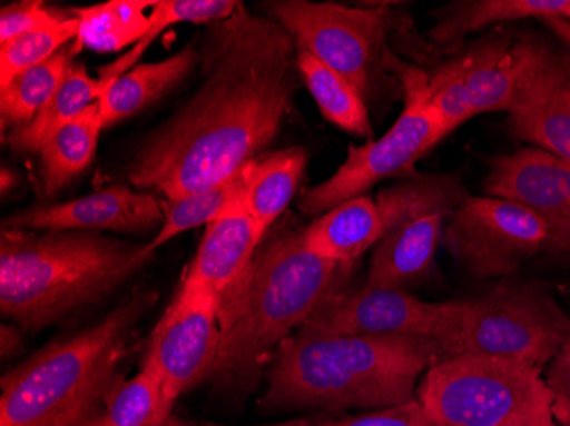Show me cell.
<instances>
[{
	"instance_id": "6da1fadb",
	"label": "cell",
	"mask_w": 570,
	"mask_h": 426,
	"mask_svg": "<svg viewBox=\"0 0 570 426\" xmlns=\"http://www.w3.org/2000/svg\"><path fill=\"white\" fill-rule=\"evenodd\" d=\"M198 67L194 95L128 165L137 190L176 200L245 168L274 142L301 77L291 34L243 4L198 38Z\"/></svg>"
},
{
	"instance_id": "7a4b0ae2",
	"label": "cell",
	"mask_w": 570,
	"mask_h": 426,
	"mask_svg": "<svg viewBox=\"0 0 570 426\" xmlns=\"http://www.w3.org/2000/svg\"><path fill=\"white\" fill-rule=\"evenodd\" d=\"M352 266L309 251L303 230L275 236L219 296L220 345L209 380L226 394H246L261 380L284 339L347 287Z\"/></svg>"
},
{
	"instance_id": "3957f363",
	"label": "cell",
	"mask_w": 570,
	"mask_h": 426,
	"mask_svg": "<svg viewBox=\"0 0 570 426\" xmlns=\"http://www.w3.org/2000/svg\"><path fill=\"white\" fill-rule=\"evenodd\" d=\"M439 360L425 336L315 335L297 329L268 368L261 406L271 409L392 408L417 399L422 374Z\"/></svg>"
},
{
	"instance_id": "277c9868",
	"label": "cell",
	"mask_w": 570,
	"mask_h": 426,
	"mask_svg": "<svg viewBox=\"0 0 570 426\" xmlns=\"http://www.w3.org/2000/svg\"><path fill=\"white\" fill-rule=\"evenodd\" d=\"M156 249L89 230L2 229L0 310L24 333L101 303L136 277Z\"/></svg>"
},
{
	"instance_id": "5b68a950",
	"label": "cell",
	"mask_w": 570,
	"mask_h": 426,
	"mask_svg": "<svg viewBox=\"0 0 570 426\" xmlns=\"http://www.w3.org/2000/svg\"><path fill=\"white\" fill-rule=\"evenodd\" d=\"M158 294L137 288L101 321L48 343L2 376L0 426H86L118 380L140 319Z\"/></svg>"
},
{
	"instance_id": "8992f818",
	"label": "cell",
	"mask_w": 570,
	"mask_h": 426,
	"mask_svg": "<svg viewBox=\"0 0 570 426\" xmlns=\"http://www.w3.org/2000/svg\"><path fill=\"white\" fill-rule=\"evenodd\" d=\"M570 331V316L549 288L504 280L472 299L448 300L432 341L439 358H502L547 367Z\"/></svg>"
},
{
	"instance_id": "52a82bcc",
	"label": "cell",
	"mask_w": 570,
	"mask_h": 426,
	"mask_svg": "<svg viewBox=\"0 0 570 426\" xmlns=\"http://www.w3.org/2000/svg\"><path fill=\"white\" fill-rule=\"evenodd\" d=\"M417 397L435 426H557L541 368L502 358H439Z\"/></svg>"
},
{
	"instance_id": "ba28073f",
	"label": "cell",
	"mask_w": 570,
	"mask_h": 426,
	"mask_svg": "<svg viewBox=\"0 0 570 426\" xmlns=\"http://www.w3.org/2000/svg\"><path fill=\"white\" fill-rule=\"evenodd\" d=\"M264 9L291 34L297 50L309 51L347 79L367 105L395 88L390 73L396 57L390 40L402 21L392 4L351 8L336 2L272 0Z\"/></svg>"
},
{
	"instance_id": "9c48e42d",
	"label": "cell",
	"mask_w": 570,
	"mask_h": 426,
	"mask_svg": "<svg viewBox=\"0 0 570 426\" xmlns=\"http://www.w3.org/2000/svg\"><path fill=\"white\" fill-rule=\"evenodd\" d=\"M553 53L541 38L495 31L428 73L432 105L453 130L476 115L512 113L533 95Z\"/></svg>"
},
{
	"instance_id": "30bf717a",
	"label": "cell",
	"mask_w": 570,
	"mask_h": 426,
	"mask_svg": "<svg viewBox=\"0 0 570 426\" xmlns=\"http://www.w3.org/2000/svg\"><path fill=\"white\" fill-rule=\"evenodd\" d=\"M470 197L456 175H413L377 194L384 234L366 287L405 290L431 274L448 217Z\"/></svg>"
},
{
	"instance_id": "8fae6325",
	"label": "cell",
	"mask_w": 570,
	"mask_h": 426,
	"mask_svg": "<svg viewBox=\"0 0 570 426\" xmlns=\"http://www.w3.org/2000/svg\"><path fill=\"white\" fill-rule=\"evenodd\" d=\"M405 91V108L381 139L364 146H351L347 159L335 175L304 191L299 208L306 216H322L336 205L362 197L384 179L413 175L425 153L446 139L451 125L432 105L428 73L400 60L393 70Z\"/></svg>"
},
{
	"instance_id": "7c38bea8",
	"label": "cell",
	"mask_w": 570,
	"mask_h": 426,
	"mask_svg": "<svg viewBox=\"0 0 570 426\" xmlns=\"http://www.w3.org/2000/svg\"><path fill=\"white\" fill-rule=\"evenodd\" d=\"M547 234L546 224L528 208L470 195L451 214L443 241L466 274L487 280L511 278L524 261L543 252Z\"/></svg>"
},
{
	"instance_id": "4fadbf2b",
	"label": "cell",
	"mask_w": 570,
	"mask_h": 426,
	"mask_svg": "<svg viewBox=\"0 0 570 426\" xmlns=\"http://www.w3.org/2000/svg\"><path fill=\"white\" fill-rule=\"evenodd\" d=\"M219 297L179 288L147 339L142 368L175 408L178 397L209 379L220 345Z\"/></svg>"
},
{
	"instance_id": "5bb4252c",
	"label": "cell",
	"mask_w": 570,
	"mask_h": 426,
	"mask_svg": "<svg viewBox=\"0 0 570 426\" xmlns=\"http://www.w3.org/2000/svg\"><path fill=\"white\" fill-rule=\"evenodd\" d=\"M483 191L533 211L547 226L543 252L570 262V162L524 147L489 161Z\"/></svg>"
},
{
	"instance_id": "9a60e30c",
	"label": "cell",
	"mask_w": 570,
	"mask_h": 426,
	"mask_svg": "<svg viewBox=\"0 0 570 426\" xmlns=\"http://www.w3.org/2000/svg\"><path fill=\"white\" fill-rule=\"evenodd\" d=\"M446 314V303H425L399 288L347 287L322 304L301 331L342 336H425Z\"/></svg>"
},
{
	"instance_id": "2e32d148",
	"label": "cell",
	"mask_w": 570,
	"mask_h": 426,
	"mask_svg": "<svg viewBox=\"0 0 570 426\" xmlns=\"http://www.w3.org/2000/svg\"><path fill=\"white\" fill-rule=\"evenodd\" d=\"M163 222V200L130 186L117 185L66 204L16 211L6 217L2 229L142 234L161 229Z\"/></svg>"
},
{
	"instance_id": "e0dca14e",
	"label": "cell",
	"mask_w": 570,
	"mask_h": 426,
	"mask_svg": "<svg viewBox=\"0 0 570 426\" xmlns=\"http://www.w3.org/2000/svg\"><path fill=\"white\" fill-rule=\"evenodd\" d=\"M265 236L249 217L243 200L205 226L181 288L219 297L245 271Z\"/></svg>"
},
{
	"instance_id": "ac0fdd59",
	"label": "cell",
	"mask_w": 570,
	"mask_h": 426,
	"mask_svg": "<svg viewBox=\"0 0 570 426\" xmlns=\"http://www.w3.org/2000/svg\"><path fill=\"white\" fill-rule=\"evenodd\" d=\"M518 139L570 162V56L556 50L533 95L509 113Z\"/></svg>"
},
{
	"instance_id": "d6986e66",
	"label": "cell",
	"mask_w": 570,
	"mask_h": 426,
	"mask_svg": "<svg viewBox=\"0 0 570 426\" xmlns=\"http://www.w3.org/2000/svg\"><path fill=\"white\" fill-rule=\"evenodd\" d=\"M198 66V38L161 62L134 67L102 89V128L114 127L127 118L136 117L154 102L165 98Z\"/></svg>"
},
{
	"instance_id": "ffe728a7",
	"label": "cell",
	"mask_w": 570,
	"mask_h": 426,
	"mask_svg": "<svg viewBox=\"0 0 570 426\" xmlns=\"http://www.w3.org/2000/svg\"><path fill=\"white\" fill-rule=\"evenodd\" d=\"M383 234L380 208L367 195L336 205L303 229L309 251L341 265H354L364 252L376 248Z\"/></svg>"
},
{
	"instance_id": "44dd1931",
	"label": "cell",
	"mask_w": 570,
	"mask_h": 426,
	"mask_svg": "<svg viewBox=\"0 0 570 426\" xmlns=\"http://www.w3.org/2000/svg\"><path fill=\"white\" fill-rule=\"evenodd\" d=\"M306 166L307 153L301 147L264 153L249 161L243 205L264 236L296 197Z\"/></svg>"
},
{
	"instance_id": "7402d4cb",
	"label": "cell",
	"mask_w": 570,
	"mask_h": 426,
	"mask_svg": "<svg viewBox=\"0 0 570 426\" xmlns=\"http://www.w3.org/2000/svg\"><path fill=\"white\" fill-rule=\"evenodd\" d=\"M567 0H461L438 12L429 31L434 47H450L466 34L521 19H547L562 16Z\"/></svg>"
},
{
	"instance_id": "603a6c76",
	"label": "cell",
	"mask_w": 570,
	"mask_h": 426,
	"mask_svg": "<svg viewBox=\"0 0 570 426\" xmlns=\"http://www.w3.org/2000/svg\"><path fill=\"white\" fill-rule=\"evenodd\" d=\"M101 130V106L96 101L40 147L41 185L47 197H56L95 161Z\"/></svg>"
},
{
	"instance_id": "cb8c5ba5",
	"label": "cell",
	"mask_w": 570,
	"mask_h": 426,
	"mask_svg": "<svg viewBox=\"0 0 570 426\" xmlns=\"http://www.w3.org/2000/svg\"><path fill=\"white\" fill-rule=\"evenodd\" d=\"M101 95L102 85L99 79L89 77L88 70L81 63H73L59 91L41 108L40 113L30 123L9 131L6 136L9 149L19 156L38 153L40 147L56 131L85 113L89 106L99 101Z\"/></svg>"
},
{
	"instance_id": "d4e9b609",
	"label": "cell",
	"mask_w": 570,
	"mask_h": 426,
	"mask_svg": "<svg viewBox=\"0 0 570 426\" xmlns=\"http://www.w3.org/2000/svg\"><path fill=\"white\" fill-rule=\"evenodd\" d=\"M81 51L79 44H67L63 50L19 73L4 88H0V123L2 133L30 123L41 108L59 91L67 72L73 66V57Z\"/></svg>"
},
{
	"instance_id": "484cf974",
	"label": "cell",
	"mask_w": 570,
	"mask_h": 426,
	"mask_svg": "<svg viewBox=\"0 0 570 426\" xmlns=\"http://www.w3.org/2000/svg\"><path fill=\"white\" fill-rule=\"evenodd\" d=\"M153 0H110L105 4L73 9L79 19V48L99 51H120L136 47L150 30Z\"/></svg>"
},
{
	"instance_id": "4316f807",
	"label": "cell",
	"mask_w": 570,
	"mask_h": 426,
	"mask_svg": "<svg viewBox=\"0 0 570 426\" xmlns=\"http://www.w3.org/2000/svg\"><path fill=\"white\" fill-rule=\"evenodd\" d=\"M297 69L326 120L352 136L373 137L367 102L347 79L306 50H297Z\"/></svg>"
},
{
	"instance_id": "83f0119b",
	"label": "cell",
	"mask_w": 570,
	"mask_h": 426,
	"mask_svg": "<svg viewBox=\"0 0 570 426\" xmlns=\"http://www.w3.org/2000/svg\"><path fill=\"white\" fill-rule=\"evenodd\" d=\"M248 165L235 175H230L229 178L205 186L202 190L194 191L187 197L163 200L165 222L158 234L153 237L150 246L154 249H159L166 242L178 237L179 234L197 229L202 224L207 226V224L214 222L236 204H239L245 195Z\"/></svg>"
},
{
	"instance_id": "f1b7e54d",
	"label": "cell",
	"mask_w": 570,
	"mask_h": 426,
	"mask_svg": "<svg viewBox=\"0 0 570 426\" xmlns=\"http://www.w3.org/2000/svg\"><path fill=\"white\" fill-rule=\"evenodd\" d=\"M239 4L242 2H236V0H153L149 33L120 59L99 69V82H101L102 89L108 82L115 81L128 70H132L134 66L142 59L147 48L169 26L179 24V22L213 24V22L223 21V19L235 14Z\"/></svg>"
},
{
	"instance_id": "f546056e",
	"label": "cell",
	"mask_w": 570,
	"mask_h": 426,
	"mask_svg": "<svg viewBox=\"0 0 570 426\" xmlns=\"http://www.w3.org/2000/svg\"><path fill=\"white\" fill-rule=\"evenodd\" d=\"M171 416L158 380L142 368L134 379L118 380L101 413L86 426H166Z\"/></svg>"
},
{
	"instance_id": "4dcf8cb0",
	"label": "cell",
	"mask_w": 570,
	"mask_h": 426,
	"mask_svg": "<svg viewBox=\"0 0 570 426\" xmlns=\"http://www.w3.org/2000/svg\"><path fill=\"white\" fill-rule=\"evenodd\" d=\"M79 34V19L70 16L62 24L48 30L35 31L16 38L0 47V88H4L19 73L59 53L67 44L76 41Z\"/></svg>"
},
{
	"instance_id": "1f68e13d",
	"label": "cell",
	"mask_w": 570,
	"mask_h": 426,
	"mask_svg": "<svg viewBox=\"0 0 570 426\" xmlns=\"http://www.w3.org/2000/svg\"><path fill=\"white\" fill-rule=\"evenodd\" d=\"M69 18L70 16L53 11L38 0L12 2L0 9V47L24 34L62 24Z\"/></svg>"
},
{
	"instance_id": "d6a6232c",
	"label": "cell",
	"mask_w": 570,
	"mask_h": 426,
	"mask_svg": "<svg viewBox=\"0 0 570 426\" xmlns=\"http://www.w3.org/2000/svg\"><path fill=\"white\" fill-rule=\"evenodd\" d=\"M307 426H435L417 399L392 408L373 409L364 415L348 416L335 422L309 423Z\"/></svg>"
},
{
	"instance_id": "836d02e7",
	"label": "cell",
	"mask_w": 570,
	"mask_h": 426,
	"mask_svg": "<svg viewBox=\"0 0 570 426\" xmlns=\"http://www.w3.org/2000/svg\"><path fill=\"white\" fill-rule=\"evenodd\" d=\"M546 380L552 390L557 426H570V331L559 354L550 361Z\"/></svg>"
},
{
	"instance_id": "e575fe53",
	"label": "cell",
	"mask_w": 570,
	"mask_h": 426,
	"mask_svg": "<svg viewBox=\"0 0 570 426\" xmlns=\"http://www.w3.org/2000/svg\"><path fill=\"white\" fill-rule=\"evenodd\" d=\"M22 329L18 326H2V341H0V350L2 358L12 357L18 354L22 346Z\"/></svg>"
},
{
	"instance_id": "d590c367",
	"label": "cell",
	"mask_w": 570,
	"mask_h": 426,
	"mask_svg": "<svg viewBox=\"0 0 570 426\" xmlns=\"http://www.w3.org/2000/svg\"><path fill=\"white\" fill-rule=\"evenodd\" d=\"M549 26L550 30L556 31L557 37L570 48V21L562 16H552V18L541 19Z\"/></svg>"
},
{
	"instance_id": "8d00e7d4",
	"label": "cell",
	"mask_w": 570,
	"mask_h": 426,
	"mask_svg": "<svg viewBox=\"0 0 570 426\" xmlns=\"http://www.w3.org/2000/svg\"><path fill=\"white\" fill-rule=\"evenodd\" d=\"M18 185V176L11 171V169L2 168L0 171V188H2V197L8 195L9 190H12Z\"/></svg>"
},
{
	"instance_id": "74e56055",
	"label": "cell",
	"mask_w": 570,
	"mask_h": 426,
	"mask_svg": "<svg viewBox=\"0 0 570 426\" xmlns=\"http://www.w3.org/2000/svg\"><path fill=\"white\" fill-rule=\"evenodd\" d=\"M309 425V422H306V419H289V422H281V423H274V425H262V426H307ZM200 426H227V425H219V423H213V422H204Z\"/></svg>"
},
{
	"instance_id": "f35d334b",
	"label": "cell",
	"mask_w": 570,
	"mask_h": 426,
	"mask_svg": "<svg viewBox=\"0 0 570 426\" xmlns=\"http://www.w3.org/2000/svg\"><path fill=\"white\" fill-rule=\"evenodd\" d=\"M166 426H195L191 423L185 422V419L178 418V416L173 415L171 418L168 419Z\"/></svg>"
},
{
	"instance_id": "ab89813d",
	"label": "cell",
	"mask_w": 570,
	"mask_h": 426,
	"mask_svg": "<svg viewBox=\"0 0 570 426\" xmlns=\"http://www.w3.org/2000/svg\"><path fill=\"white\" fill-rule=\"evenodd\" d=\"M562 18L569 19L570 21V0H567L566 8H563Z\"/></svg>"
}]
</instances>
